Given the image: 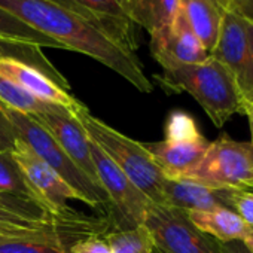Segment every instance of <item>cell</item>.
Here are the masks:
<instances>
[{"label": "cell", "mask_w": 253, "mask_h": 253, "mask_svg": "<svg viewBox=\"0 0 253 253\" xmlns=\"http://www.w3.org/2000/svg\"><path fill=\"white\" fill-rule=\"evenodd\" d=\"M179 11L207 52L211 54L222 23V5L217 0H179Z\"/></svg>", "instance_id": "cell-16"}, {"label": "cell", "mask_w": 253, "mask_h": 253, "mask_svg": "<svg viewBox=\"0 0 253 253\" xmlns=\"http://www.w3.org/2000/svg\"><path fill=\"white\" fill-rule=\"evenodd\" d=\"M72 113L82 124L88 137L104 151V154L154 204L166 206V176L152 155L143 148V143L126 137L101 119L91 115L85 104L79 106Z\"/></svg>", "instance_id": "cell-3"}, {"label": "cell", "mask_w": 253, "mask_h": 253, "mask_svg": "<svg viewBox=\"0 0 253 253\" xmlns=\"http://www.w3.org/2000/svg\"><path fill=\"white\" fill-rule=\"evenodd\" d=\"M155 79L167 92L191 94L217 128H222L234 113L243 115L232 76L213 57L198 64H177L164 69L163 75Z\"/></svg>", "instance_id": "cell-2"}, {"label": "cell", "mask_w": 253, "mask_h": 253, "mask_svg": "<svg viewBox=\"0 0 253 253\" xmlns=\"http://www.w3.org/2000/svg\"><path fill=\"white\" fill-rule=\"evenodd\" d=\"M18 136L14 128V125L8 119L3 112V107L0 104V151H9L15 146Z\"/></svg>", "instance_id": "cell-28"}, {"label": "cell", "mask_w": 253, "mask_h": 253, "mask_svg": "<svg viewBox=\"0 0 253 253\" xmlns=\"http://www.w3.org/2000/svg\"><path fill=\"white\" fill-rule=\"evenodd\" d=\"M244 191H250V192H253V189H244Z\"/></svg>", "instance_id": "cell-36"}, {"label": "cell", "mask_w": 253, "mask_h": 253, "mask_svg": "<svg viewBox=\"0 0 253 253\" xmlns=\"http://www.w3.org/2000/svg\"><path fill=\"white\" fill-rule=\"evenodd\" d=\"M247 39H249V49H250V57H252V63H253V23L247 21Z\"/></svg>", "instance_id": "cell-32"}, {"label": "cell", "mask_w": 253, "mask_h": 253, "mask_svg": "<svg viewBox=\"0 0 253 253\" xmlns=\"http://www.w3.org/2000/svg\"><path fill=\"white\" fill-rule=\"evenodd\" d=\"M0 75L45 103L61 106L72 112L84 104L70 94L69 84L54 67L41 66L11 54H0Z\"/></svg>", "instance_id": "cell-10"}, {"label": "cell", "mask_w": 253, "mask_h": 253, "mask_svg": "<svg viewBox=\"0 0 253 253\" xmlns=\"http://www.w3.org/2000/svg\"><path fill=\"white\" fill-rule=\"evenodd\" d=\"M0 104L26 115H38L55 107V104H49L36 98L3 75H0Z\"/></svg>", "instance_id": "cell-21"}, {"label": "cell", "mask_w": 253, "mask_h": 253, "mask_svg": "<svg viewBox=\"0 0 253 253\" xmlns=\"http://www.w3.org/2000/svg\"><path fill=\"white\" fill-rule=\"evenodd\" d=\"M166 206L183 211H209L216 209L232 210V189H214L185 179H166Z\"/></svg>", "instance_id": "cell-13"}, {"label": "cell", "mask_w": 253, "mask_h": 253, "mask_svg": "<svg viewBox=\"0 0 253 253\" xmlns=\"http://www.w3.org/2000/svg\"><path fill=\"white\" fill-rule=\"evenodd\" d=\"M188 219L201 232L213 237L219 243L243 240L249 225L232 210L216 209L209 211H185Z\"/></svg>", "instance_id": "cell-17"}, {"label": "cell", "mask_w": 253, "mask_h": 253, "mask_svg": "<svg viewBox=\"0 0 253 253\" xmlns=\"http://www.w3.org/2000/svg\"><path fill=\"white\" fill-rule=\"evenodd\" d=\"M243 115H246L247 119H249L250 134H252V142H250V145H252V148H253V104H252V106H247V107L243 110Z\"/></svg>", "instance_id": "cell-31"}, {"label": "cell", "mask_w": 253, "mask_h": 253, "mask_svg": "<svg viewBox=\"0 0 253 253\" xmlns=\"http://www.w3.org/2000/svg\"><path fill=\"white\" fill-rule=\"evenodd\" d=\"M220 253H252L241 240L220 243Z\"/></svg>", "instance_id": "cell-30"}, {"label": "cell", "mask_w": 253, "mask_h": 253, "mask_svg": "<svg viewBox=\"0 0 253 253\" xmlns=\"http://www.w3.org/2000/svg\"><path fill=\"white\" fill-rule=\"evenodd\" d=\"M143 225L151 232L154 253H220V243L195 228L183 210L152 204Z\"/></svg>", "instance_id": "cell-6"}, {"label": "cell", "mask_w": 253, "mask_h": 253, "mask_svg": "<svg viewBox=\"0 0 253 253\" xmlns=\"http://www.w3.org/2000/svg\"><path fill=\"white\" fill-rule=\"evenodd\" d=\"M203 136L197 126L195 119L182 110L170 113L166 122V137L167 140H191Z\"/></svg>", "instance_id": "cell-25"}, {"label": "cell", "mask_w": 253, "mask_h": 253, "mask_svg": "<svg viewBox=\"0 0 253 253\" xmlns=\"http://www.w3.org/2000/svg\"><path fill=\"white\" fill-rule=\"evenodd\" d=\"M179 0H128V18L149 35L171 24Z\"/></svg>", "instance_id": "cell-18"}, {"label": "cell", "mask_w": 253, "mask_h": 253, "mask_svg": "<svg viewBox=\"0 0 253 253\" xmlns=\"http://www.w3.org/2000/svg\"><path fill=\"white\" fill-rule=\"evenodd\" d=\"M2 107L8 119L14 125L18 139H21L46 166H49L63 180H66L79 194L82 203L91 207L109 204L106 192L98 185L91 182L86 174H84L78 169V166L67 157V154L61 149L55 139L36 119H33L30 115L12 110L9 107Z\"/></svg>", "instance_id": "cell-4"}, {"label": "cell", "mask_w": 253, "mask_h": 253, "mask_svg": "<svg viewBox=\"0 0 253 253\" xmlns=\"http://www.w3.org/2000/svg\"><path fill=\"white\" fill-rule=\"evenodd\" d=\"M81 238L85 237L55 234L35 238H5L0 241V253H70V246Z\"/></svg>", "instance_id": "cell-19"}, {"label": "cell", "mask_w": 253, "mask_h": 253, "mask_svg": "<svg viewBox=\"0 0 253 253\" xmlns=\"http://www.w3.org/2000/svg\"><path fill=\"white\" fill-rule=\"evenodd\" d=\"M0 9L52 39L61 49L76 51L100 61L140 92L154 89L136 51L124 45L109 27L72 0H0Z\"/></svg>", "instance_id": "cell-1"}, {"label": "cell", "mask_w": 253, "mask_h": 253, "mask_svg": "<svg viewBox=\"0 0 253 253\" xmlns=\"http://www.w3.org/2000/svg\"><path fill=\"white\" fill-rule=\"evenodd\" d=\"M0 191L9 192L12 195L39 204L35 192L32 191L9 151H0Z\"/></svg>", "instance_id": "cell-23"}, {"label": "cell", "mask_w": 253, "mask_h": 253, "mask_svg": "<svg viewBox=\"0 0 253 253\" xmlns=\"http://www.w3.org/2000/svg\"><path fill=\"white\" fill-rule=\"evenodd\" d=\"M232 203L235 213L249 226H253V192L244 189H232Z\"/></svg>", "instance_id": "cell-26"}, {"label": "cell", "mask_w": 253, "mask_h": 253, "mask_svg": "<svg viewBox=\"0 0 253 253\" xmlns=\"http://www.w3.org/2000/svg\"><path fill=\"white\" fill-rule=\"evenodd\" d=\"M0 43L29 45L36 48H61L57 42L33 30L32 27H29L17 17L11 15L3 9H0Z\"/></svg>", "instance_id": "cell-20"}, {"label": "cell", "mask_w": 253, "mask_h": 253, "mask_svg": "<svg viewBox=\"0 0 253 253\" xmlns=\"http://www.w3.org/2000/svg\"><path fill=\"white\" fill-rule=\"evenodd\" d=\"M210 142L200 136L191 140H161L143 143V148L160 166L166 179H180L189 173L206 155Z\"/></svg>", "instance_id": "cell-14"}, {"label": "cell", "mask_w": 253, "mask_h": 253, "mask_svg": "<svg viewBox=\"0 0 253 253\" xmlns=\"http://www.w3.org/2000/svg\"><path fill=\"white\" fill-rule=\"evenodd\" d=\"M149 36L151 54L163 70L177 64H198L210 57L179 8L170 26Z\"/></svg>", "instance_id": "cell-12"}, {"label": "cell", "mask_w": 253, "mask_h": 253, "mask_svg": "<svg viewBox=\"0 0 253 253\" xmlns=\"http://www.w3.org/2000/svg\"><path fill=\"white\" fill-rule=\"evenodd\" d=\"M78 8H79V6H78Z\"/></svg>", "instance_id": "cell-37"}, {"label": "cell", "mask_w": 253, "mask_h": 253, "mask_svg": "<svg viewBox=\"0 0 253 253\" xmlns=\"http://www.w3.org/2000/svg\"><path fill=\"white\" fill-rule=\"evenodd\" d=\"M223 8V6H222ZM232 76L243 110L253 104V63L249 49L247 23L231 9L223 8L216 45L210 54Z\"/></svg>", "instance_id": "cell-7"}, {"label": "cell", "mask_w": 253, "mask_h": 253, "mask_svg": "<svg viewBox=\"0 0 253 253\" xmlns=\"http://www.w3.org/2000/svg\"><path fill=\"white\" fill-rule=\"evenodd\" d=\"M30 116L36 119L55 139V142L67 154V157L78 166V169L84 174H86V177L91 182L100 186L89 151V137L84 130L82 124L72 113V110L61 106H55L48 112Z\"/></svg>", "instance_id": "cell-11"}, {"label": "cell", "mask_w": 253, "mask_h": 253, "mask_svg": "<svg viewBox=\"0 0 253 253\" xmlns=\"http://www.w3.org/2000/svg\"><path fill=\"white\" fill-rule=\"evenodd\" d=\"M246 246H247V249L253 253V226H249V229H247V232H246V235L243 237V240H241Z\"/></svg>", "instance_id": "cell-33"}, {"label": "cell", "mask_w": 253, "mask_h": 253, "mask_svg": "<svg viewBox=\"0 0 253 253\" xmlns=\"http://www.w3.org/2000/svg\"><path fill=\"white\" fill-rule=\"evenodd\" d=\"M5 238H8V237H3V235H0V241H2V240H5Z\"/></svg>", "instance_id": "cell-35"}, {"label": "cell", "mask_w": 253, "mask_h": 253, "mask_svg": "<svg viewBox=\"0 0 253 253\" xmlns=\"http://www.w3.org/2000/svg\"><path fill=\"white\" fill-rule=\"evenodd\" d=\"M0 209L8 210L32 222H52V220H60V219H69V217H54L42 206L33 201L20 198L17 195H12L9 192H5V191H0Z\"/></svg>", "instance_id": "cell-24"}, {"label": "cell", "mask_w": 253, "mask_h": 253, "mask_svg": "<svg viewBox=\"0 0 253 253\" xmlns=\"http://www.w3.org/2000/svg\"><path fill=\"white\" fill-rule=\"evenodd\" d=\"M89 151L97 171L98 183L113 206L119 219L121 228L130 229L143 225L149 207L154 204L106 154L89 139Z\"/></svg>", "instance_id": "cell-8"}, {"label": "cell", "mask_w": 253, "mask_h": 253, "mask_svg": "<svg viewBox=\"0 0 253 253\" xmlns=\"http://www.w3.org/2000/svg\"><path fill=\"white\" fill-rule=\"evenodd\" d=\"M82 11L103 23L130 49L136 51L133 23L128 18V0H72Z\"/></svg>", "instance_id": "cell-15"}, {"label": "cell", "mask_w": 253, "mask_h": 253, "mask_svg": "<svg viewBox=\"0 0 253 253\" xmlns=\"http://www.w3.org/2000/svg\"><path fill=\"white\" fill-rule=\"evenodd\" d=\"M70 253H112L104 237L100 235H88L85 238L78 240L69 249Z\"/></svg>", "instance_id": "cell-27"}, {"label": "cell", "mask_w": 253, "mask_h": 253, "mask_svg": "<svg viewBox=\"0 0 253 253\" xmlns=\"http://www.w3.org/2000/svg\"><path fill=\"white\" fill-rule=\"evenodd\" d=\"M17 166L23 171L27 183L35 192L39 204L54 217L76 216L69 209V200L82 201L79 194L63 180L49 166H46L21 139H17L15 146L9 149Z\"/></svg>", "instance_id": "cell-9"}, {"label": "cell", "mask_w": 253, "mask_h": 253, "mask_svg": "<svg viewBox=\"0 0 253 253\" xmlns=\"http://www.w3.org/2000/svg\"><path fill=\"white\" fill-rule=\"evenodd\" d=\"M217 2H219L223 8H228V6L234 2V0H217Z\"/></svg>", "instance_id": "cell-34"}, {"label": "cell", "mask_w": 253, "mask_h": 253, "mask_svg": "<svg viewBox=\"0 0 253 253\" xmlns=\"http://www.w3.org/2000/svg\"><path fill=\"white\" fill-rule=\"evenodd\" d=\"M112 253H154V241L145 225L130 229H113L104 234Z\"/></svg>", "instance_id": "cell-22"}, {"label": "cell", "mask_w": 253, "mask_h": 253, "mask_svg": "<svg viewBox=\"0 0 253 253\" xmlns=\"http://www.w3.org/2000/svg\"><path fill=\"white\" fill-rule=\"evenodd\" d=\"M226 9H231L244 20L253 23V0H234Z\"/></svg>", "instance_id": "cell-29"}, {"label": "cell", "mask_w": 253, "mask_h": 253, "mask_svg": "<svg viewBox=\"0 0 253 253\" xmlns=\"http://www.w3.org/2000/svg\"><path fill=\"white\" fill-rule=\"evenodd\" d=\"M214 189H253V148L222 133L183 177Z\"/></svg>", "instance_id": "cell-5"}]
</instances>
